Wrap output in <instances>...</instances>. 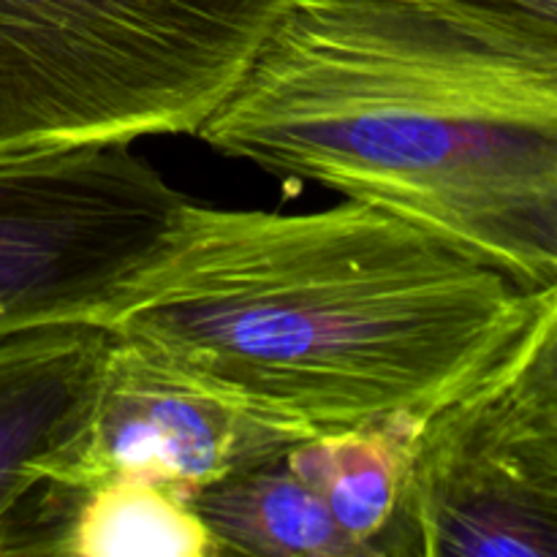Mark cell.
I'll use <instances>...</instances> for the list:
<instances>
[{"label":"cell","instance_id":"cell-3","mask_svg":"<svg viewBox=\"0 0 557 557\" xmlns=\"http://www.w3.org/2000/svg\"><path fill=\"white\" fill-rule=\"evenodd\" d=\"M286 0H0V161L196 134Z\"/></svg>","mask_w":557,"mask_h":557},{"label":"cell","instance_id":"cell-2","mask_svg":"<svg viewBox=\"0 0 557 557\" xmlns=\"http://www.w3.org/2000/svg\"><path fill=\"white\" fill-rule=\"evenodd\" d=\"M196 136L557 288V63L413 0H286Z\"/></svg>","mask_w":557,"mask_h":557},{"label":"cell","instance_id":"cell-1","mask_svg":"<svg viewBox=\"0 0 557 557\" xmlns=\"http://www.w3.org/2000/svg\"><path fill=\"white\" fill-rule=\"evenodd\" d=\"M553 292L362 201L277 212L185 199L107 330L315 435L424 417Z\"/></svg>","mask_w":557,"mask_h":557},{"label":"cell","instance_id":"cell-9","mask_svg":"<svg viewBox=\"0 0 557 557\" xmlns=\"http://www.w3.org/2000/svg\"><path fill=\"white\" fill-rule=\"evenodd\" d=\"M413 422L403 417L315 433L286 449L359 557H395Z\"/></svg>","mask_w":557,"mask_h":557},{"label":"cell","instance_id":"cell-10","mask_svg":"<svg viewBox=\"0 0 557 557\" xmlns=\"http://www.w3.org/2000/svg\"><path fill=\"white\" fill-rule=\"evenodd\" d=\"M63 557H218L188 498L145 482H112L85 495Z\"/></svg>","mask_w":557,"mask_h":557},{"label":"cell","instance_id":"cell-7","mask_svg":"<svg viewBox=\"0 0 557 557\" xmlns=\"http://www.w3.org/2000/svg\"><path fill=\"white\" fill-rule=\"evenodd\" d=\"M112 332L49 324L0 337V557H63L85 495L60 484L96 403Z\"/></svg>","mask_w":557,"mask_h":557},{"label":"cell","instance_id":"cell-4","mask_svg":"<svg viewBox=\"0 0 557 557\" xmlns=\"http://www.w3.org/2000/svg\"><path fill=\"white\" fill-rule=\"evenodd\" d=\"M395 557H557V292L413 422Z\"/></svg>","mask_w":557,"mask_h":557},{"label":"cell","instance_id":"cell-6","mask_svg":"<svg viewBox=\"0 0 557 557\" xmlns=\"http://www.w3.org/2000/svg\"><path fill=\"white\" fill-rule=\"evenodd\" d=\"M310 435L112 332L90 419L60 484L87 495L101 484L145 482L190 498Z\"/></svg>","mask_w":557,"mask_h":557},{"label":"cell","instance_id":"cell-8","mask_svg":"<svg viewBox=\"0 0 557 557\" xmlns=\"http://www.w3.org/2000/svg\"><path fill=\"white\" fill-rule=\"evenodd\" d=\"M288 449V446H286ZM286 449L237 468L188 498L218 557H359Z\"/></svg>","mask_w":557,"mask_h":557},{"label":"cell","instance_id":"cell-11","mask_svg":"<svg viewBox=\"0 0 557 557\" xmlns=\"http://www.w3.org/2000/svg\"><path fill=\"white\" fill-rule=\"evenodd\" d=\"M493 47L557 63V0H413Z\"/></svg>","mask_w":557,"mask_h":557},{"label":"cell","instance_id":"cell-5","mask_svg":"<svg viewBox=\"0 0 557 557\" xmlns=\"http://www.w3.org/2000/svg\"><path fill=\"white\" fill-rule=\"evenodd\" d=\"M185 199L131 145L0 161V337L107 326Z\"/></svg>","mask_w":557,"mask_h":557}]
</instances>
